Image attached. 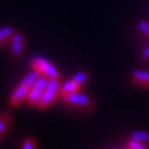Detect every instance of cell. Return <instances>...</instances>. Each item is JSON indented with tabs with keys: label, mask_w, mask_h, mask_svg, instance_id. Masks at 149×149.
Instances as JSON below:
<instances>
[{
	"label": "cell",
	"mask_w": 149,
	"mask_h": 149,
	"mask_svg": "<svg viewBox=\"0 0 149 149\" xmlns=\"http://www.w3.org/2000/svg\"><path fill=\"white\" fill-rule=\"evenodd\" d=\"M60 90H61V81L60 78H49L47 85L42 92V96L36 107L39 109H46L50 107L60 97Z\"/></svg>",
	"instance_id": "6da1fadb"
},
{
	"label": "cell",
	"mask_w": 149,
	"mask_h": 149,
	"mask_svg": "<svg viewBox=\"0 0 149 149\" xmlns=\"http://www.w3.org/2000/svg\"><path fill=\"white\" fill-rule=\"evenodd\" d=\"M90 80V73L87 71H80L77 72L72 78H70L68 81H66L65 83L61 85V90H60V97L63 96H67L70 93H73V92H78L81 88L85 86V83Z\"/></svg>",
	"instance_id": "7a4b0ae2"
},
{
	"label": "cell",
	"mask_w": 149,
	"mask_h": 149,
	"mask_svg": "<svg viewBox=\"0 0 149 149\" xmlns=\"http://www.w3.org/2000/svg\"><path fill=\"white\" fill-rule=\"evenodd\" d=\"M62 101L67 107H71V108L88 111V109H92L93 107H95V102H93V100L91 97L83 95V93H81L80 91L70 93L67 96H63Z\"/></svg>",
	"instance_id": "3957f363"
},
{
	"label": "cell",
	"mask_w": 149,
	"mask_h": 149,
	"mask_svg": "<svg viewBox=\"0 0 149 149\" xmlns=\"http://www.w3.org/2000/svg\"><path fill=\"white\" fill-rule=\"evenodd\" d=\"M30 65H31V68L36 70L40 74H44V76L49 77V78H60L61 77L57 67L44 57L36 56V57H34L31 60Z\"/></svg>",
	"instance_id": "277c9868"
},
{
	"label": "cell",
	"mask_w": 149,
	"mask_h": 149,
	"mask_svg": "<svg viewBox=\"0 0 149 149\" xmlns=\"http://www.w3.org/2000/svg\"><path fill=\"white\" fill-rule=\"evenodd\" d=\"M47 81H49V77L41 74V76L37 78V81L34 83V86L30 88L29 95H27V98H26V102L30 106H35L36 107V104L39 103L41 96H42V92L45 90L46 85H47Z\"/></svg>",
	"instance_id": "5b68a950"
},
{
	"label": "cell",
	"mask_w": 149,
	"mask_h": 149,
	"mask_svg": "<svg viewBox=\"0 0 149 149\" xmlns=\"http://www.w3.org/2000/svg\"><path fill=\"white\" fill-rule=\"evenodd\" d=\"M30 88H31L30 86H27L26 83H24L21 81L20 83H19V86L13 91L10 97H9V103H10V106L17 107V106H20L24 101H26Z\"/></svg>",
	"instance_id": "8992f818"
},
{
	"label": "cell",
	"mask_w": 149,
	"mask_h": 149,
	"mask_svg": "<svg viewBox=\"0 0 149 149\" xmlns=\"http://www.w3.org/2000/svg\"><path fill=\"white\" fill-rule=\"evenodd\" d=\"M24 45H25V37L21 32H16L13 35L10 40V49H11V55L15 58H19L24 52Z\"/></svg>",
	"instance_id": "52a82bcc"
},
{
	"label": "cell",
	"mask_w": 149,
	"mask_h": 149,
	"mask_svg": "<svg viewBox=\"0 0 149 149\" xmlns=\"http://www.w3.org/2000/svg\"><path fill=\"white\" fill-rule=\"evenodd\" d=\"M130 81L137 86L149 88V71L136 70V71L130 73Z\"/></svg>",
	"instance_id": "ba28073f"
},
{
	"label": "cell",
	"mask_w": 149,
	"mask_h": 149,
	"mask_svg": "<svg viewBox=\"0 0 149 149\" xmlns=\"http://www.w3.org/2000/svg\"><path fill=\"white\" fill-rule=\"evenodd\" d=\"M15 34V29L13 26H3L0 27V46L5 45L11 40L13 35Z\"/></svg>",
	"instance_id": "9c48e42d"
},
{
	"label": "cell",
	"mask_w": 149,
	"mask_h": 149,
	"mask_svg": "<svg viewBox=\"0 0 149 149\" xmlns=\"http://www.w3.org/2000/svg\"><path fill=\"white\" fill-rule=\"evenodd\" d=\"M11 120H13V117H11L10 113H8V112L0 114V138L6 133V130L11 125Z\"/></svg>",
	"instance_id": "30bf717a"
},
{
	"label": "cell",
	"mask_w": 149,
	"mask_h": 149,
	"mask_svg": "<svg viewBox=\"0 0 149 149\" xmlns=\"http://www.w3.org/2000/svg\"><path fill=\"white\" fill-rule=\"evenodd\" d=\"M129 139L144 143L149 147V132H147V130H136L129 136Z\"/></svg>",
	"instance_id": "8fae6325"
},
{
	"label": "cell",
	"mask_w": 149,
	"mask_h": 149,
	"mask_svg": "<svg viewBox=\"0 0 149 149\" xmlns=\"http://www.w3.org/2000/svg\"><path fill=\"white\" fill-rule=\"evenodd\" d=\"M138 30H139V32H142L144 36L149 39V21L144 20V19L139 20L138 21Z\"/></svg>",
	"instance_id": "7c38bea8"
},
{
	"label": "cell",
	"mask_w": 149,
	"mask_h": 149,
	"mask_svg": "<svg viewBox=\"0 0 149 149\" xmlns=\"http://www.w3.org/2000/svg\"><path fill=\"white\" fill-rule=\"evenodd\" d=\"M22 149H35L37 147V142H36V139L35 138H32V137H27L24 142L21 143V146H20Z\"/></svg>",
	"instance_id": "4fadbf2b"
},
{
	"label": "cell",
	"mask_w": 149,
	"mask_h": 149,
	"mask_svg": "<svg viewBox=\"0 0 149 149\" xmlns=\"http://www.w3.org/2000/svg\"><path fill=\"white\" fill-rule=\"evenodd\" d=\"M127 147L128 149H147L148 146L144 143H141L138 141H133V139H129V142L127 143Z\"/></svg>",
	"instance_id": "5bb4252c"
},
{
	"label": "cell",
	"mask_w": 149,
	"mask_h": 149,
	"mask_svg": "<svg viewBox=\"0 0 149 149\" xmlns=\"http://www.w3.org/2000/svg\"><path fill=\"white\" fill-rule=\"evenodd\" d=\"M141 58H142V61H143V62L149 63V45H147L146 47H144V50L142 51Z\"/></svg>",
	"instance_id": "9a60e30c"
}]
</instances>
